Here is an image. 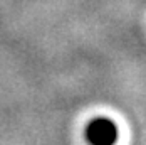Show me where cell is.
<instances>
[{"label":"cell","mask_w":146,"mask_h":145,"mask_svg":"<svg viewBox=\"0 0 146 145\" xmlns=\"http://www.w3.org/2000/svg\"><path fill=\"white\" fill-rule=\"evenodd\" d=\"M84 137L92 145H111L117 140L119 130L113 120L106 116H96L86 125Z\"/></svg>","instance_id":"6da1fadb"}]
</instances>
